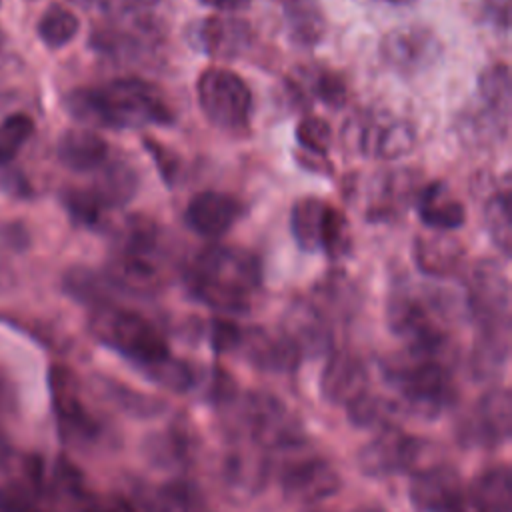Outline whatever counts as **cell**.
Listing matches in <instances>:
<instances>
[{"instance_id": "cell-1", "label": "cell", "mask_w": 512, "mask_h": 512, "mask_svg": "<svg viewBox=\"0 0 512 512\" xmlns=\"http://www.w3.org/2000/svg\"><path fill=\"white\" fill-rule=\"evenodd\" d=\"M66 108L86 124L114 130L174 122V112L162 92L138 76H120L94 88H78L68 94Z\"/></svg>"}, {"instance_id": "cell-2", "label": "cell", "mask_w": 512, "mask_h": 512, "mask_svg": "<svg viewBox=\"0 0 512 512\" xmlns=\"http://www.w3.org/2000/svg\"><path fill=\"white\" fill-rule=\"evenodd\" d=\"M184 284L194 300L218 312L242 314L262 286V264L246 248L212 244L186 264Z\"/></svg>"}, {"instance_id": "cell-3", "label": "cell", "mask_w": 512, "mask_h": 512, "mask_svg": "<svg viewBox=\"0 0 512 512\" xmlns=\"http://www.w3.org/2000/svg\"><path fill=\"white\" fill-rule=\"evenodd\" d=\"M452 358L450 344L406 346L382 362V376L404 412L434 418L456 400Z\"/></svg>"}, {"instance_id": "cell-4", "label": "cell", "mask_w": 512, "mask_h": 512, "mask_svg": "<svg viewBox=\"0 0 512 512\" xmlns=\"http://www.w3.org/2000/svg\"><path fill=\"white\" fill-rule=\"evenodd\" d=\"M90 330L104 346L130 360L144 374L172 356L166 338L148 318L116 304L96 308Z\"/></svg>"}, {"instance_id": "cell-5", "label": "cell", "mask_w": 512, "mask_h": 512, "mask_svg": "<svg viewBox=\"0 0 512 512\" xmlns=\"http://www.w3.org/2000/svg\"><path fill=\"white\" fill-rule=\"evenodd\" d=\"M386 320L406 346L450 344V308L440 292L428 288L396 286L386 302Z\"/></svg>"}, {"instance_id": "cell-6", "label": "cell", "mask_w": 512, "mask_h": 512, "mask_svg": "<svg viewBox=\"0 0 512 512\" xmlns=\"http://www.w3.org/2000/svg\"><path fill=\"white\" fill-rule=\"evenodd\" d=\"M196 98L204 118L222 132H244L250 126L254 98L244 78L220 66L202 70L196 80Z\"/></svg>"}, {"instance_id": "cell-7", "label": "cell", "mask_w": 512, "mask_h": 512, "mask_svg": "<svg viewBox=\"0 0 512 512\" xmlns=\"http://www.w3.org/2000/svg\"><path fill=\"white\" fill-rule=\"evenodd\" d=\"M274 462L278 464L276 472L282 492L294 502L318 504L340 488L336 468L326 458L312 452L308 444L272 458V464Z\"/></svg>"}, {"instance_id": "cell-8", "label": "cell", "mask_w": 512, "mask_h": 512, "mask_svg": "<svg viewBox=\"0 0 512 512\" xmlns=\"http://www.w3.org/2000/svg\"><path fill=\"white\" fill-rule=\"evenodd\" d=\"M382 62L400 76H416L436 66L444 54L438 34L424 24L390 28L378 44Z\"/></svg>"}, {"instance_id": "cell-9", "label": "cell", "mask_w": 512, "mask_h": 512, "mask_svg": "<svg viewBox=\"0 0 512 512\" xmlns=\"http://www.w3.org/2000/svg\"><path fill=\"white\" fill-rule=\"evenodd\" d=\"M466 310L476 328L510 324V284L496 260L482 258L472 266L466 286Z\"/></svg>"}, {"instance_id": "cell-10", "label": "cell", "mask_w": 512, "mask_h": 512, "mask_svg": "<svg viewBox=\"0 0 512 512\" xmlns=\"http://www.w3.org/2000/svg\"><path fill=\"white\" fill-rule=\"evenodd\" d=\"M188 44L214 60H236L254 44L248 20L232 14H210L186 26Z\"/></svg>"}, {"instance_id": "cell-11", "label": "cell", "mask_w": 512, "mask_h": 512, "mask_svg": "<svg viewBox=\"0 0 512 512\" xmlns=\"http://www.w3.org/2000/svg\"><path fill=\"white\" fill-rule=\"evenodd\" d=\"M162 40L160 24L148 12L118 14V20L92 36V46L116 60H138Z\"/></svg>"}, {"instance_id": "cell-12", "label": "cell", "mask_w": 512, "mask_h": 512, "mask_svg": "<svg viewBox=\"0 0 512 512\" xmlns=\"http://www.w3.org/2000/svg\"><path fill=\"white\" fill-rule=\"evenodd\" d=\"M512 396L506 388L484 392L466 412L458 426V436L466 446L494 448L510 438Z\"/></svg>"}, {"instance_id": "cell-13", "label": "cell", "mask_w": 512, "mask_h": 512, "mask_svg": "<svg viewBox=\"0 0 512 512\" xmlns=\"http://www.w3.org/2000/svg\"><path fill=\"white\" fill-rule=\"evenodd\" d=\"M48 388L62 434L72 440L96 438L100 428L96 418L86 410L82 402L80 384L74 372L68 366L54 364L48 372Z\"/></svg>"}, {"instance_id": "cell-14", "label": "cell", "mask_w": 512, "mask_h": 512, "mask_svg": "<svg viewBox=\"0 0 512 512\" xmlns=\"http://www.w3.org/2000/svg\"><path fill=\"white\" fill-rule=\"evenodd\" d=\"M422 452L420 440L398 428H386L358 452V466L366 476L384 478L414 470Z\"/></svg>"}, {"instance_id": "cell-15", "label": "cell", "mask_w": 512, "mask_h": 512, "mask_svg": "<svg viewBox=\"0 0 512 512\" xmlns=\"http://www.w3.org/2000/svg\"><path fill=\"white\" fill-rule=\"evenodd\" d=\"M410 500L420 512H468L466 486L448 464H434L412 474Z\"/></svg>"}, {"instance_id": "cell-16", "label": "cell", "mask_w": 512, "mask_h": 512, "mask_svg": "<svg viewBox=\"0 0 512 512\" xmlns=\"http://www.w3.org/2000/svg\"><path fill=\"white\" fill-rule=\"evenodd\" d=\"M416 146V128L400 118H366L354 130V150L368 158L398 160Z\"/></svg>"}, {"instance_id": "cell-17", "label": "cell", "mask_w": 512, "mask_h": 512, "mask_svg": "<svg viewBox=\"0 0 512 512\" xmlns=\"http://www.w3.org/2000/svg\"><path fill=\"white\" fill-rule=\"evenodd\" d=\"M242 216V204L236 196L220 190L196 192L184 210L186 226L208 240L224 236Z\"/></svg>"}, {"instance_id": "cell-18", "label": "cell", "mask_w": 512, "mask_h": 512, "mask_svg": "<svg viewBox=\"0 0 512 512\" xmlns=\"http://www.w3.org/2000/svg\"><path fill=\"white\" fill-rule=\"evenodd\" d=\"M270 470L272 458L264 448L250 440H234L222 464V478L230 494L248 498L266 484Z\"/></svg>"}, {"instance_id": "cell-19", "label": "cell", "mask_w": 512, "mask_h": 512, "mask_svg": "<svg viewBox=\"0 0 512 512\" xmlns=\"http://www.w3.org/2000/svg\"><path fill=\"white\" fill-rule=\"evenodd\" d=\"M280 330L296 346L300 356H316L332 346L330 322L322 308L310 300L292 302Z\"/></svg>"}, {"instance_id": "cell-20", "label": "cell", "mask_w": 512, "mask_h": 512, "mask_svg": "<svg viewBox=\"0 0 512 512\" xmlns=\"http://www.w3.org/2000/svg\"><path fill=\"white\" fill-rule=\"evenodd\" d=\"M236 350L242 352L256 368L272 372H290L302 360L300 352L282 330L270 332L258 326L242 330Z\"/></svg>"}, {"instance_id": "cell-21", "label": "cell", "mask_w": 512, "mask_h": 512, "mask_svg": "<svg viewBox=\"0 0 512 512\" xmlns=\"http://www.w3.org/2000/svg\"><path fill=\"white\" fill-rule=\"evenodd\" d=\"M368 372L358 356L352 352H332L322 376L320 392L326 402L348 406L368 388Z\"/></svg>"}, {"instance_id": "cell-22", "label": "cell", "mask_w": 512, "mask_h": 512, "mask_svg": "<svg viewBox=\"0 0 512 512\" xmlns=\"http://www.w3.org/2000/svg\"><path fill=\"white\" fill-rule=\"evenodd\" d=\"M466 250L462 242L448 232L420 234L412 242V258L416 268L428 278H448L464 264Z\"/></svg>"}, {"instance_id": "cell-23", "label": "cell", "mask_w": 512, "mask_h": 512, "mask_svg": "<svg viewBox=\"0 0 512 512\" xmlns=\"http://www.w3.org/2000/svg\"><path fill=\"white\" fill-rule=\"evenodd\" d=\"M106 278L114 290L134 296H152L162 288V270L154 256L116 252L106 268Z\"/></svg>"}, {"instance_id": "cell-24", "label": "cell", "mask_w": 512, "mask_h": 512, "mask_svg": "<svg viewBox=\"0 0 512 512\" xmlns=\"http://www.w3.org/2000/svg\"><path fill=\"white\" fill-rule=\"evenodd\" d=\"M416 210L426 228L432 232H452L464 226V204L454 198L444 182H430L416 194Z\"/></svg>"}, {"instance_id": "cell-25", "label": "cell", "mask_w": 512, "mask_h": 512, "mask_svg": "<svg viewBox=\"0 0 512 512\" xmlns=\"http://www.w3.org/2000/svg\"><path fill=\"white\" fill-rule=\"evenodd\" d=\"M56 154L72 172H96L110 158V146L94 130L70 128L60 136Z\"/></svg>"}, {"instance_id": "cell-26", "label": "cell", "mask_w": 512, "mask_h": 512, "mask_svg": "<svg viewBox=\"0 0 512 512\" xmlns=\"http://www.w3.org/2000/svg\"><path fill=\"white\" fill-rule=\"evenodd\" d=\"M468 512H512V472L506 464L486 468L466 486Z\"/></svg>"}, {"instance_id": "cell-27", "label": "cell", "mask_w": 512, "mask_h": 512, "mask_svg": "<svg viewBox=\"0 0 512 512\" xmlns=\"http://www.w3.org/2000/svg\"><path fill=\"white\" fill-rule=\"evenodd\" d=\"M474 106L494 118L496 122L510 124L512 108V80L510 68L504 62H494L486 66L476 80V102Z\"/></svg>"}, {"instance_id": "cell-28", "label": "cell", "mask_w": 512, "mask_h": 512, "mask_svg": "<svg viewBox=\"0 0 512 512\" xmlns=\"http://www.w3.org/2000/svg\"><path fill=\"white\" fill-rule=\"evenodd\" d=\"M510 354V324L476 328L470 370L476 380H494L502 374Z\"/></svg>"}, {"instance_id": "cell-29", "label": "cell", "mask_w": 512, "mask_h": 512, "mask_svg": "<svg viewBox=\"0 0 512 512\" xmlns=\"http://www.w3.org/2000/svg\"><path fill=\"white\" fill-rule=\"evenodd\" d=\"M96 172L98 176L92 190L104 208H122L136 196L140 176L130 162L122 158H108Z\"/></svg>"}, {"instance_id": "cell-30", "label": "cell", "mask_w": 512, "mask_h": 512, "mask_svg": "<svg viewBox=\"0 0 512 512\" xmlns=\"http://www.w3.org/2000/svg\"><path fill=\"white\" fill-rule=\"evenodd\" d=\"M282 18L290 40L300 48H314L326 34V14L318 0H282Z\"/></svg>"}, {"instance_id": "cell-31", "label": "cell", "mask_w": 512, "mask_h": 512, "mask_svg": "<svg viewBox=\"0 0 512 512\" xmlns=\"http://www.w3.org/2000/svg\"><path fill=\"white\" fill-rule=\"evenodd\" d=\"M330 204L318 196H302L290 208V234L304 252H320Z\"/></svg>"}, {"instance_id": "cell-32", "label": "cell", "mask_w": 512, "mask_h": 512, "mask_svg": "<svg viewBox=\"0 0 512 512\" xmlns=\"http://www.w3.org/2000/svg\"><path fill=\"white\" fill-rule=\"evenodd\" d=\"M346 410L352 424L360 428H372V430L396 428L398 418L404 414L402 406L394 398L372 394L368 390L360 394L356 400H352L346 406Z\"/></svg>"}, {"instance_id": "cell-33", "label": "cell", "mask_w": 512, "mask_h": 512, "mask_svg": "<svg viewBox=\"0 0 512 512\" xmlns=\"http://www.w3.org/2000/svg\"><path fill=\"white\" fill-rule=\"evenodd\" d=\"M484 228L494 248L510 258L512 254V200L508 188L496 190L484 204Z\"/></svg>"}, {"instance_id": "cell-34", "label": "cell", "mask_w": 512, "mask_h": 512, "mask_svg": "<svg viewBox=\"0 0 512 512\" xmlns=\"http://www.w3.org/2000/svg\"><path fill=\"white\" fill-rule=\"evenodd\" d=\"M64 290L78 302L102 308L112 304L114 286L108 282L106 274H98L86 266H74L64 274Z\"/></svg>"}, {"instance_id": "cell-35", "label": "cell", "mask_w": 512, "mask_h": 512, "mask_svg": "<svg viewBox=\"0 0 512 512\" xmlns=\"http://www.w3.org/2000/svg\"><path fill=\"white\" fill-rule=\"evenodd\" d=\"M160 242L158 224L142 214L128 216L116 234V252L154 256Z\"/></svg>"}, {"instance_id": "cell-36", "label": "cell", "mask_w": 512, "mask_h": 512, "mask_svg": "<svg viewBox=\"0 0 512 512\" xmlns=\"http://www.w3.org/2000/svg\"><path fill=\"white\" fill-rule=\"evenodd\" d=\"M80 30L78 16L64 6H50L38 20V36L48 48H62L74 40Z\"/></svg>"}, {"instance_id": "cell-37", "label": "cell", "mask_w": 512, "mask_h": 512, "mask_svg": "<svg viewBox=\"0 0 512 512\" xmlns=\"http://www.w3.org/2000/svg\"><path fill=\"white\" fill-rule=\"evenodd\" d=\"M294 134H296L300 154L326 158L328 148L332 144V126L324 118L304 116L298 122Z\"/></svg>"}, {"instance_id": "cell-38", "label": "cell", "mask_w": 512, "mask_h": 512, "mask_svg": "<svg viewBox=\"0 0 512 512\" xmlns=\"http://www.w3.org/2000/svg\"><path fill=\"white\" fill-rule=\"evenodd\" d=\"M352 248V228L348 218L344 216V212L336 206L330 204L328 214H326V222H324V232H322V246L320 250L332 258L338 260L342 256H346Z\"/></svg>"}, {"instance_id": "cell-39", "label": "cell", "mask_w": 512, "mask_h": 512, "mask_svg": "<svg viewBox=\"0 0 512 512\" xmlns=\"http://www.w3.org/2000/svg\"><path fill=\"white\" fill-rule=\"evenodd\" d=\"M34 132V122L30 116L16 112L10 114L0 126V164H8L16 158L20 148L28 142Z\"/></svg>"}, {"instance_id": "cell-40", "label": "cell", "mask_w": 512, "mask_h": 512, "mask_svg": "<svg viewBox=\"0 0 512 512\" xmlns=\"http://www.w3.org/2000/svg\"><path fill=\"white\" fill-rule=\"evenodd\" d=\"M70 218L82 226H96L106 210L92 188H72L62 196Z\"/></svg>"}, {"instance_id": "cell-41", "label": "cell", "mask_w": 512, "mask_h": 512, "mask_svg": "<svg viewBox=\"0 0 512 512\" xmlns=\"http://www.w3.org/2000/svg\"><path fill=\"white\" fill-rule=\"evenodd\" d=\"M142 148L148 152V156L156 164L158 176L162 178L166 188H172L180 178V170H182L180 156L172 148H168L166 144H162L160 140H156L152 136L142 138Z\"/></svg>"}, {"instance_id": "cell-42", "label": "cell", "mask_w": 512, "mask_h": 512, "mask_svg": "<svg viewBox=\"0 0 512 512\" xmlns=\"http://www.w3.org/2000/svg\"><path fill=\"white\" fill-rule=\"evenodd\" d=\"M106 392L112 398L114 404H118L122 410L130 412V414H140V416H150L162 410V404L156 398H150L146 394H138L132 390H126L118 384L108 382L106 384Z\"/></svg>"}, {"instance_id": "cell-43", "label": "cell", "mask_w": 512, "mask_h": 512, "mask_svg": "<svg viewBox=\"0 0 512 512\" xmlns=\"http://www.w3.org/2000/svg\"><path fill=\"white\" fill-rule=\"evenodd\" d=\"M0 512H40V506L30 488L10 482L0 488Z\"/></svg>"}, {"instance_id": "cell-44", "label": "cell", "mask_w": 512, "mask_h": 512, "mask_svg": "<svg viewBox=\"0 0 512 512\" xmlns=\"http://www.w3.org/2000/svg\"><path fill=\"white\" fill-rule=\"evenodd\" d=\"M242 328L230 320H214L210 326V342L218 352H232L240 342Z\"/></svg>"}, {"instance_id": "cell-45", "label": "cell", "mask_w": 512, "mask_h": 512, "mask_svg": "<svg viewBox=\"0 0 512 512\" xmlns=\"http://www.w3.org/2000/svg\"><path fill=\"white\" fill-rule=\"evenodd\" d=\"M510 0H482L480 16L486 24L500 32H508L510 28Z\"/></svg>"}, {"instance_id": "cell-46", "label": "cell", "mask_w": 512, "mask_h": 512, "mask_svg": "<svg viewBox=\"0 0 512 512\" xmlns=\"http://www.w3.org/2000/svg\"><path fill=\"white\" fill-rule=\"evenodd\" d=\"M80 512H136L120 496H90L82 500Z\"/></svg>"}, {"instance_id": "cell-47", "label": "cell", "mask_w": 512, "mask_h": 512, "mask_svg": "<svg viewBox=\"0 0 512 512\" xmlns=\"http://www.w3.org/2000/svg\"><path fill=\"white\" fill-rule=\"evenodd\" d=\"M0 244L10 250H26L30 244V234L20 222H6L0 226Z\"/></svg>"}, {"instance_id": "cell-48", "label": "cell", "mask_w": 512, "mask_h": 512, "mask_svg": "<svg viewBox=\"0 0 512 512\" xmlns=\"http://www.w3.org/2000/svg\"><path fill=\"white\" fill-rule=\"evenodd\" d=\"M102 6L116 10V14H132V12H148L150 8H154L156 4H160V0H96Z\"/></svg>"}, {"instance_id": "cell-49", "label": "cell", "mask_w": 512, "mask_h": 512, "mask_svg": "<svg viewBox=\"0 0 512 512\" xmlns=\"http://www.w3.org/2000/svg\"><path fill=\"white\" fill-rule=\"evenodd\" d=\"M200 4L208 6V8H214L218 12H240V10H246L250 6L252 0H198Z\"/></svg>"}, {"instance_id": "cell-50", "label": "cell", "mask_w": 512, "mask_h": 512, "mask_svg": "<svg viewBox=\"0 0 512 512\" xmlns=\"http://www.w3.org/2000/svg\"><path fill=\"white\" fill-rule=\"evenodd\" d=\"M182 512H214V510L206 504V500L202 498V494H198Z\"/></svg>"}, {"instance_id": "cell-51", "label": "cell", "mask_w": 512, "mask_h": 512, "mask_svg": "<svg viewBox=\"0 0 512 512\" xmlns=\"http://www.w3.org/2000/svg\"><path fill=\"white\" fill-rule=\"evenodd\" d=\"M352 512H386V510L380 508V506H362V508H356Z\"/></svg>"}, {"instance_id": "cell-52", "label": "cell", "mask_w": 512, "mask_h": 512, "mask_svg": "<svg viewBox=\"0 0 512 512\" xmlns=\"http://www.w3.org/2000/svg\"><path fill=\"white\" fill-rule=\"evenodd\" d=\"M380 2H386V4H392V6H408L416 0H380Z\"/></svg>"}, {"instance_id": "cell-53", "label": "cell", "mask_w": 512, "mask_h": 512, "mask_svg": "<svg viewBox=\"0 0 512 512\" xmlns=\"http://www.w3.org/2000/svg\"><path fill=\"white\" fill-rule=\"evenodd\" d=\"M0 388H2V384H0Z\"/></svg>"}, {"instance_id": "cell-54", "label": "cell", "mask_w": 512, "mask_h": 512, "mask_svg": "<svg viewBox=\"0 0 512 512\" xmlns=\"http://www.w3.org/2000/svg\"><path fill=\"white\" fill-rule=\"evenodd\" d=\"M0 2H2V0H0Z\"/></svg>"}]
</instances>
